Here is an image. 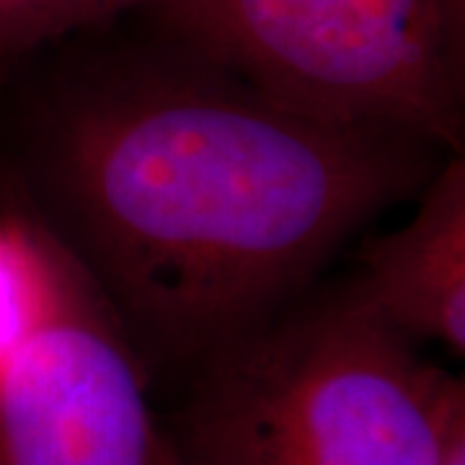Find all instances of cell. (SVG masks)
I'll return each instance as SVG.
<instances>
[{"mask_svg": "<svg viewBox=\"0 0 465 465\" xmlns=\"http://www.w3.org/2000/svg\"><path fill=\"white\" fill-rule=\"evenodd\" d=\"M463 382L349 284L305 292L197 367L171 465H442Z\"/></svg>", "mask_w": 465, "mask_h": 465, "instance_id": "obj_2", "label": "cell"}, {"mask_svg": "<svg viewBox=\"0 0 465 465\" xmlns=\"http://www.w3.org/2000/svg\"><path fill=\"white\" fill-rule=\"evenodd\" d=\"M0 465H171L140 354L67 246L50 313L0 372Z\"/></svg>", "mask_w": 465, "mask_h": 465, "instance_id": "obj_4", "label": "cell"}, {"mask_svg": "<svg viewBox=\"0 0 465 465\" xmlns=\"http://www.w3.org/2000/svg\"><path fill=\"white\" fill-rule=\"evenodd\" d=\"M133 18L284 109L463 153L465 0H143Z\"/></svg>", "mask_w": 465, "mask_h": 465, "instance_id": "obj_3", "label": "cell"}, {"mask_svg": "<svg viewBox=\"0 0 465 465\" xmlns=\"http://www.w3.org/2000/svg\"><path fill=\"white\" fill-rule=\"evenodd\" d=\"M349 290L403 339L465 351V158L448 153L406 223L367 241Z\"/></svg>", "mask_w": 465, "mask_h": 465, "instance_id": "obj_5", "label": "cell"}, {"mask_svg": "<svg viewBox=\"0 0 465 465\" xmlns=\"http://www.w3.org/2000/svg\"><path fill=\"white\" fill-rule=\"evenodd\" d=\"M442 465H465V432L452 442V448H450L448 458H445Z\"/></svg>", "mask_w": 465, "mask_h": 465, "instance_id": "obj_8", "label": "cell"}, {"mask_svg": "<svg viewBox=\"0 0 465 465\" xmlns=\"http://www.w3.org/2000/svg\"><path fill=\"white\" fill-rule=\"evenodd\" d=\"M143 0H0V67L127 21Z\"/></svg>", "mask_w": 465, "mask_h": 465, "instance_id": "obj_7", "label": "cell"}, {"mask_svg": "<svg viewBox=\"0 0 465 465\" xmlns=\"http://www.w3.org/2000/svg\"><path fill=\"white\" fill-rule=\"evenodd\" d=\"M36 60V213L134 351L194 370L305 295L440 163L411 137L284 109L133 16Z\"/></svg>", "mask_w": 465, "mask_h": 465, "instance_id": "obj_1", "label": "cell"}, {"mask_svg": "<svg viewBox=\"0 0 465 465\" xmlns=\"http://www.w3.org/2000/svg\"><path fill=\"white\" fill-rule=\"evenodd\" d=\"M65 243L36 210L0 213V372L50 313Z\"/></svg>", "mask_w": 465, "mask_h": 465, "instance_id": "obj_6", "label": "cell"}]
</instances>
